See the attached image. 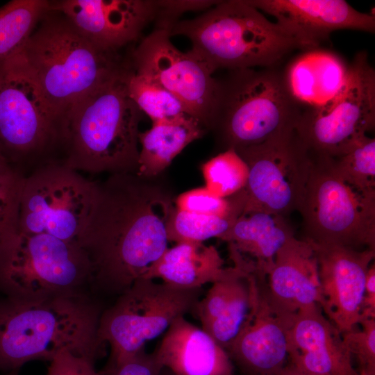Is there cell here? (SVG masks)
I'll use <instances>...</instances> for the list:
<instances>
[{
    "mask_svg": "<svg viewBox=\"0 0 375 375\" xmlns=\"http://www.w3.org/2000/svg\"><path fill=\"white\" fill-rule=\"evenodd\" d=\"M228 247L233 266L212 283L192 312L201 328L225 350L238 335L251 306L250 260L233 246Z\"/></svg>",
    "mask_w": 375,
    "mask_h": 375,
    "instance_id": "obj_21",
    "label": "cell"
},
{
    "mask_svg": "<svg viewBox=\"0 0 375 375\" xmlns=\"http://www.w3.org/2000/svg\"><path fill=\"white\" fill-rule=\"evenodd\" d=\"M237 219L181 210L175 207L168 218L166 231L168 241L203 242L219 238Z\"/></svg>",
    "mask_w": 375,
    "mask_h": 375,
    "instance_id": "obj_30",
    "label": "cell"
},
{
    "mask_svg": "<svg viewBox=\"0 0 375 375\" xmlns=\"http://www.w3.org/2000/svg\"><path fill=\"white\" fill-rule=\"evenodd\" d=\"M347 71L338 55L315 48L298 55L283 73L290 96L302 110L332 99L344 85Z\"/></svg>",
    "mask_w": 375,
    "mask_h": 375,
    "instance_id": "obj_23",
    "label": "cell"
},
{
    "mask_svg": "<svg viewBox=\"0 0 375 375\" xmlns=\"http://www.w3.org/2000/svg\"><path fill=\"white\" fill-rule=\"evenodd\" d=\"M205 187L219 197H231L245 188L249 169L234 149H228L205 162L201 167Z\"/></svg>",
    "mask_w": 375,
    "mask_h": 375,
    "instance_id": "obj_29",
    "label": "cell"
},
{
    "mask_svg": "<svg viewBox=\"0 0 375 375\" xmlns=\"http://www.w3.org/2000/svg\"><path fill=\"white\" fill-rule=\"evenodd\" d=\"M169 33L154 29L131 53L133 71L175 95L188 113L208 131L215 106L218 82L208 66L190 50L183 52Z\"/></svg>",
    "mask_w": 375,
    "mask_h": 375,
    "instance_id": "obj_13",
    "label": "cell"
},
{
    "mask_svg": "<svg viewBox=\"0 0 375 375\" xmlns=\"http://www.w3.org/2000/svg\"><path fill=\"white\" fill-rule=\"evenodd\" d=\"M249 169L243 213L264 211L284 217L298 211L311 165V151L295 128L235 149Z\"/></svg>",
    "mask_w": 375,
    "mask_h": 375,
    "instance_id": "obj_12",
    "label": "cell"
},
{
    "mask_svg": "<svg viewBox=\"0 0 375 375\" xmlns=\"http://www.w3.org/2000/svg\"><path fill=\"white\" fill-rule=\"evenodd\" d=\"M202 288L185 289L153 279L139 278L103 310L101 341L110 347L104 367L117 365L144 350L178 317L192 313Z\"/></svg>",
    "mask_w": 375,
    "mask_h": 375,
    "instance_id": "obj_9",
    "label": "cell"
},
{
    "mask_svg": "<svg viewBox=\"0 0 375 375\" xmlns=\"http://www.w3.org/2000/svg\"><path fill=\"white\" fill-rule=\"evenodd\" d=\"M160 375H172L168 370L162 368Z\"/></svg>",
    "mask_w": 375,
    "mask_h": 375,
    "instance_id": "obj_41",
    "label": "cell"
},
{
    "mask_svg": "<svg viewBox=\"0 0 375 375\" xmlns=\"http://www.w3.org/2000/svg\"><path fill=\"white\" fill-rule=\"evenodd\" d=\"M322 312L314 306L290 318L288 363L301 375H358L342 334Z\"/></svg>",
    "mask_w": 375,
    "mask_h": 375,
    "instance_id": "obj_19",
    "label": "cell"
},
{
    "mask_svg": "<svg viewBox=\"0 0 375 375\" xmlns=\"http://www.w3.org/2000/svg\"><path fill=\"white\" fill-rule=\"evenodd\" d=\"M266 280L269 300L281 315L290 317L314 306L324 310L317 257L308 240H290L277 252Z\"/></svg>",
    "mask_w": 375,
    "mask_h": 375,
    "instance_id": "obj_20",
    "label": "cell"
},
{
    "mask_svg": "<svg viewBox=\"0 0 375 375\" xmlns=\"http://www.w3.org/2000/svg\"><path fill=\"white\" fill-rule=\"evenodd\" d=\"M91 263L78 242L17 232L0 248V293L38 299L83 292Z\"/></svg>",
    "mask_w": 375,
    "mask_h": 375,
    "instance_id": "obj_8",
    "label": "cell"
},
{
    "mask_svg": "<svg viewBox=\"0 0 375 375\" xmlns=\"http://www.w3.org/2000/svg\"><path fill=\"white\" fill-rule=\"evenodd\" d=\"M11 166L12 165L7 160L0 150V172Z\"/></svg>",
    "mask_w": 375,
    "mask_h": 375,
    "instance_id": "obj_40",
    "label": "cell"
},
{
    "mask_svg": "<svg viewBox=\"0 0 375 375\" xmlns=\"http://www.w3.org/2000/svg\"><path fill=\"white\" fill-rule=\"evenodd\" d=\"M131 70L84 96L65 114L60 131L67 145L65 165L93 174L137 172L143 112L128 94Z\"/></svg>",
    "mask_w": 375,
    "mask_h": 375,
    "instance_id": "obj_4",
    "label": "cell"
},
{
    "mask_svg": "<svg viewBox=\"0 0 375 375\" xmlns=\"http://www.w3.org/2000/svg\"><path fill=\"white\" fill-rule=\"evenodd\" d=\"M50 9L46 0H12L0 7V62L26 42Z\"/></svg>",
    "mask_w": 375,
    "mask_h": 375,
    "instance_id": "obj_27",
    "label": "cell"
},
{
    "mask_svg": "<svg viewBox=\"0 0 375 375\" xmlns=\"http://www.w3.org/2000/svg\"><path fill=\"white\" fill-rule=\"evenodd\" d=\"M5 375H19L18 370L7 372Z\"/></svg>",
    "mask_w": 375,
    "mask_h": 375,
    "instance_id": "obj_42",
    "label": "cell"
},
{
    "mask_svg": "<svg viewBox=\"0 0 375 375\" xmlns=\"http://www.w3.org/2000/svg\"><path fill=\"white\" fill-rule=\"evenodd\" d=\"M298 211L306 240L375 249V190L362 189L346 179L333 158L311 151L310 172Z\"/></svg>",
    "mask_w": 375,
    "mask_h": 375,
    "instance_id": "obj_7",
    "label": "cell"
},
{
    "mask_svg": "<svg viewBox=\"0 0 375 375\" xmlns=\"http://www.w3.org/2000/svg\"><path fill=\"white\" fill-rule=\"evenodd\" d=\"M336 168L357 186L375 190V139L360 137L343 155L333 158Z\"/></svg>",
    "mask_w": 375,
    "mask_h": 375,
    "instance_id": "obj_32",
    "label": "cell"
},
{
    "mask_svg": "<svg viewBox=\"0 0 375 375\" xmlns=\"http://www.w3.org/2000/svg\"><path fill=\"white\" fill-rule=\"evenodd\" d=\"M1 62L32 81L60 129L74 104L131 67L117 53L100 50L90 43L65 17H45L26 42Z\"/></svg>",
    "mask_w": 375,
    "mask_h": 375,
    "instance_id": "obj_3",
    "label": "cell"
},
{
    "mask_svg": "<svg viewBox=\"0 0 375 375\" xmlns=\"http://www.w3.org/2000/svg\"><path fill=\"white\" fill-rule=\"evenodd\" d=\"M168 33L188 38L190 51L213 73L219 68L273 67L292 51L306 50L245 0L219 1L197 17L179 20Z\"/></svg>",
    "mask_w": 375,
    "mask_h": 375,
    "instance_id": "obj_5",
    "label": "cell"
},
{
    "mask_svg": "<svg viewBox=\"0 0 375 375\" xmlns=\"http://www.w3.org/2000/svg\"><path fill=\"white\" fill-rule=\"evenodd\" d=\"M219 1L165 0L156 1V12L153 22L155 29H162L167 32L178 22L179 17L190 10L210 9Z\"/></svg>",
    "mask_w": 375,
    "mask_h": 375,
    "instance_id": "obj_35",
    "label": "cell"
},
{
    "mask_svg": "<svg viewBox=\"0 0 375 375\" xmlns=\"http://www.w3.org/2000/svg\"><path fill=\"white\" fill-rule=\"evenodd\" d=\"M162 365L153 352L144 350L110 367H104L101 375H160Z\"/></svg>",
    "mask_w": 375,
    "mask_h": 375,
    "instance_id": "obj_36",
    "label": "cell"
},
{
    "mask_svg": "<svg viewBox=\"0 0 375 375\" xmlns=\"http://www.w3.org/2000/svg\"><path fill=\"white\" fill-rule=\"evenodd\" d=\"M300 41L306 50L318 48L340 29L375 31V17L358 11L344 0H245Z\"/></svg>",
    "mask_w": 375,
    "mask_h": 375,
    "instance_id": "obj_18",
    "label": "cell"
},
{
    "mask_svg": "<svg viewBox=\"0 0 375 375\" xmlns=\"http://www.w3.org/2000/svg\"><path fill=\"white\" fill-rule=\"evenodd\" d=\"M77 32L97 49L111 53L136 41L153 22V0H64L51 3Z\"/></svg>",
    "mask_w": 375,
    "mask_h": 375,
    "instance_id": "obj_16",
    "label": "cell"
},
{
    "mask_svg": "<svg viewBox=\"0 0 375 375\" xmlns=\"http://www.w3.org/2000/svg\"><path fill=\"white\" fill-rule=\"evenodd\" d=\"M101 306L85 292L38 299L0 297V371L33 360L50 362L68 351L95 363L103 355L99 336Z\"/></svg>",
    "mask_w": 375,
    "mask_h": 375,
    "instance_id": "obj_2",
    "label": "cell"
},
{
    "mask_svg": "<svg viewBox=\"0 0 375 375\" xmlns=\"http://www.w3.org/2000/svg\"><path fill=\"white\" fill-rule=\"evenodd\" d=\"M358 375H375V374H368L364 372H358Z\"/></svg>",
    "mask_w": 375,
    "mask_h": 375,
    "instance_id": "obj_43",
    "label": "cell"
},
{
    "mask_svg": "<svg viewBox=\"0 0 375 375\" xmlns=\"http://www.w3.org/2000/svg\"><path fill=\"white\" fill-rule=\"evenodd\" d=\"M49 363L47 375H101L94 362L68 351L59 353Z\"/></svg>",
    "mask_w": 375,
    "mask_h": 375,
    "instance_id": "obj_37",
    "label": "cell"
},
{
    "mask_svg": "<svg viewBox=\"0 0 375 375\" xmlns=\"http://www.w3.org/2000/svg\"><path fill=\"white\" fill-rule=\"evenodd\" d=\"M60 140V128L32 81L0 62V150L11 164Z\"/></svg>",
    "mask_w": 375,
    "mask_h": 375,
    "instance_id": "obj_14",
    "label": "cell"
},
{
    "mask_svg": "<svg viewBox=\"0 0 375 375\" xmlns=\"http://www.w3.org/2000/svg\"><path fill=\"white\" fill-rule=\"evenodd\" d=\"M224 259L213 245L183 242L167 248L141 278L160 279L180 288H201L224 276L228 267H224Z\"/></svg>",
    "mask_w": 375,
    "mask_h": 375,
    "instance_id": "obj_24",
    "label": "cell"
},
{
    "mask_svg": "<svg viewBox=\"0 0 375 375\" xmlns=\"http://www.w3.org/2000/svg\"><path fill=\"white\" fill-rule=\"evenodd\" d=\"M251 306L238 335L226 349L242 375H279L287 365L290 317L278 313L267 295L266 274L251 263Z\"/></svg>",
    "mask_w": 375,
    "mask_h": 375,
    "instance_id": "obj_15",
    "label": "cell"
},
{
    "mask_svg": "<svg viewBox=\"0 0 375 375\" xmlns=\"http://www.w3.org/2000/svg\"><path fill=\"white\" fill-rule=\"evenodd\" d=\"M374 126L375 71L360 51L338 92L320 106L301 110L295 130L310 151L335 158Z\"/></svg>",
    "mask_w": 375,
    "mask_h": 375,
    "instance_id": "obj_11",
    "label": "cell"
},
{
    "mask_svg": "<svg viewBox=\"0 0 375 375\" xmlns=\"http://www.w3.org/2000/svg\"><path fill=\"white\" fill-rule=\"evenodd\" d=\"M156 178L117 173L97 183L79 240L91 263L94 293L115 299L168 248L166 226L174 197Z\"/></svg>",
    "mask_w": 375,
    "mask_h": 375,
    "instance_id": "obj_1",
    "label": "cell"
},
{
    "mask_svg": "<svg viewBox=\"0 0 375 375\" xmlns=\"http://www.w3.org/2000/svg\"><path fill=\"white\" fill-rule=\"evenodd\" d=\"M126 87L130 98L152 123L189 115L175 95L133 69L127 76Z\"/></svg>",
    "mask_w": 375,
    "mask_h": 375,
    "instance_id": "obj_28",
    "label": "cell"
},
{
    "mask_svg": "<svg viewBox=\"0 0 375 375\" xmlns=\"http://www.w3.org/2000/svg\"><path fill=\"white\" fill-rule=\"evenodd\" d=\"M207 131L189 115L153 122L151 128L139 133L140 148L136 173L145 178L158 177L187 145Z\"/></svg>",
    "mask_w": 375,
    "mask_h": 375,
    "instance_id": "obj_26",
    "label": "cell"
},
{
    "mask_svg": "<svg viewBox=\"0 0 375 375\" xmlns=\"http://www.w3.org/2000/svg\"><path fill=\"white\" fill-rule=\"evenodd\" d=\"M24 177L12 166L0 172V248L18 232Z\"/></svg>",
    "mask_w": 375,
    "mask_h": 375,
    "instance_id": "obj_33",
    "label": "cell"
},
{
    "mask_svg": "<svg viewBox=\"0 0 375 375\" xmlns=\"http://www.w3.org/2000/svg\"><path fill=\"white\" fill-rule=\"evenodd\" d=\"M310 242L315 251L325 300L323 312L341 334L357 329L366 276L375 249L358 250Z\"/></svg>",
    "mask_w": 375,
    "mask_h": 375,
    "instance_id": "obj_17",
    "label": "cell"
},
{
    "mask_svg": "<svg viewBox=\"0 0 375 375\" xmlns=\"http://www.w3.org/2000/svg\"><path fill=\"white\" fill-rule=\"evenodd\" d=\"M367 318H375L374 262L370 265L367 271L365 285L364 296L361 307L360 320Z\"/></svg>",
    "mask_w": 375,
    "mask_h": 375,
    "instance_id": "obj_38",
    "label": "cell"
},
{
    "mask_svg": "<svg viewBox=\"0 0 375 375\" xmlns=\"http://www.w3.org/2000/svg\"><path fill=\"white\" fill-rule=\"evenodd\" d=\"M174 207L178 210L237 219L244 210V190L228 197H219L205 186L195 188L174 197Z\"/></svg>",
    "mask_w": 375,
    "mask_h": 375,
    "instance_id": "obj_31",
    "label": "cell"
},
{
    "mask_svg": "<svg viewBox=\"0 0 375 375\" xmlns=\"http://www.w3.org/2000/svg\"><path fill=\"white\" fill-rule=\"evenodd\" d=\"M217 82L209 131L223 151L256 145L295 128L301 108L282 72L273 67L230 70Z\"/></svg>",
    "mask_w": 375,
    "mask_h": 375,
    "instance_id": "obj_6",
    "label": "cell"
},
{
    "mask_svg": "<svg viewBox=\"0 0 375 375\" xmlns=\"http://www.w3.org/2000/svg\"><path fill=\"white\" fill-rule=\"evenodd\" d=\"M294 233L285 217L264 211L243 213L219 239L252 260L267 274L277 252Z\"/></svg>",
    "mask_w": 375,
    "mask_h": 375,
    "instance_id": "obj_25",
    "label": "cell"
},
{
    "mask_svg": "<svg viewBox=\"0 0 375 375\" xmlns=\"http://www.w3.org/2000/svg\"><path fill=\"white\" fill-rule=\"evenodd\" d=\"M153 353L172 375H234L226 351L184 316L172 322Z\"/></svg>",
    "mask_w": 375,
    "mask_h": 375,
    "instance_id": "obj_22",
    "label": "cell"
},
{
    "mask_svg": "<svg viewBox=\"0 0 375 375\" xmlns=\"http://www.w3.org/2000/svg\"><path fill=\"white\" fill-rule=\"evenodd\" d=\"M279 375H301L288 362L285 366Z\"/></svg>",
    "mask_w": 375,
    "mask_h": 375,
    "instance_id": "obj_39",
    "label": "cell"
},
{
    "mask_svg": "<svg viewBox=\"0 0 375 375\" xmlns=\"http://www.w3.org/2000/svg\"><path fill=\"white\" fill-rule=\"evenodd\" d=\"M361 330L342 334L344 343L351 356H355L359 367L358 372L375 374V318L361 319Z\"/></svg>",
    "mask_w": 375,
    "mask_h": 375,
    "instance_id": "obj_34",
    "label": "cell"
},
{
    "mask_svg": "<svg viewBox=\"0 0 375 375\" xmlns=\"http://www.w3.org/2000/svg\"><path fill=\"white\" fill-rule=\"evenodd\" d=\"M97 182L63 162L42 165L24 176L18 232L47 234L79 243L93 209Z\"/></svg>",
    "mask_w": 375,
    "mask_h": 375,
    "instance_id": "obj_10",
    "label": "cell"
}]
</instances>
